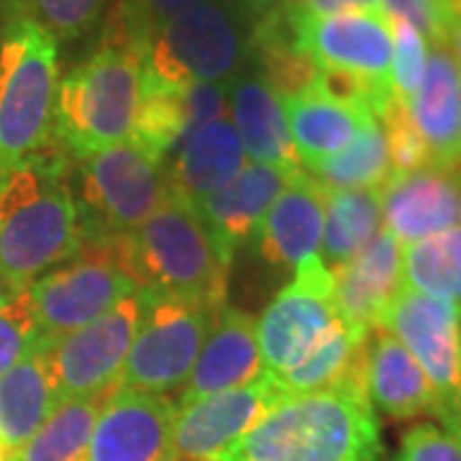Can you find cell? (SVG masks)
<instances>
[{
	"label": "cell",
	"instance_id": "cell-5",
	"mask_svg": "<svg viewBox=\"0 0 461 461\" xmlns=\"http://www.w3.org/2000/svg\"><path fill=\"white\" fill-rule=\"evenodd\" d=\"M141 51L103 41L57 87L51 141L72 159L129 141L141 93Z\"/></svg>",
	"mask_w": 461,
	"mask_h": 461
},
{
	"label": "cell",
	"instance_id": "cell-12",
	"mask_svg": "<svg viewBox=\"0 0 461 461\" xmlns=\"http://www.w3.org/2000/svg\"><path fill=\"white\" fill-rule=\"evenodd\" d=\"M339 321L333 305L330 269L313 257L293 272L257 321L264 375L277 379L303 362L329 329Z\"/></svg>",
	"mask_w": 461,
	"mask_h": 461
},
{
	"label": "cell",
	"instance_id": "cell-20",
	"mask_svg": "<svg viewBox=\"0 0 461 461\" xmlns=\"http://www.w3.org/2000/svg\"><path fill=\"white\" fill-rule=\"evenodd\" d=\"M326 215V190L300 169L285 185L259 229V251L264 262L277 269H293L321 257Z\"/></svg>",
	"mask_w": 461,
	"mask_h": 461
},
{
	"label": "cell",
	"instance_id": "cell-44",
	"mask_svg": "<svg viewBox=\"0 0 461 461\" xmlns=\"http://www.w3.org/2000/svg\"><path fill=\"white\" fill-rule=\"evenodd\" d=\"M454 433H461V400H459V426H456V430Z\"/></svg>",
	"mask_w": 461,
	"mask_h": 461
},
{
	"label": "cell",
	"instance_id": "cell-42",
	"mask_svg": "<svg viewBox=\"0 0 461 461\" xmlns=\"http://www.w3.org/2000/svg\"><path fill=\"white\" fill-rule=\"evenodd\" d=\"M308 0H269V14H282V16H293L297 14Z\"/></svg>",
	"mask_w": 461,
	"mask_h": 461
},
{
	"label": "cell",
	"instance_id": "cell-15",
	"mask_svg": "<svg viewBox=\"0 0 461 461\" xmlns=\"http://www.w3.org/2000/svg\"><path fill=\"white\" fill-rule=\"evenodd\" d=\"M175 402L167 395L113 390L98 412L85 461H175Z\"/></svg>",
	"mask_w": 461,
	"mask_h": 461
},
{
	"label": "cell",
	"instance_id": "cell-46",
	"mask_svg": "<svg viewBox=\"0 0 461 461\" xmlns=\"http://www.w3.org/2000/svg\"><path fill=\"white\" fill-rule=\"evenodd\" d=\"M0 14H3V0H0Z\"/></svg>",
	"mask_w": 461,
	"mask_h": 461
},
{
	"label": "cell",
	"instance_id": "cell-8",
	"mask_svg": "<svg viewBox=\"0 0 461 461\" xmlns=\"http://www.w3.org/2000/svg\"><path fill=\"white\" fill-rule=\"evenodd\" d=\"M67 262L26 287L44 341L83 329L139 290L121 262L118 236L85 241Z\"/></svg>",
	"mask_w": 461,
	"mask_h": 461
},
{
	"label": "cell",
	"instance_id": "cell-11",
	"mask_svg": "<svg viewBox=\"0 0 461 461\" xmlns=\"http://www.w3.org/2000/svg\"><path fill=\"white\" fill-rule=\"evenodd\" d=\"M377 329L393 333L420 364L438 400V418L448 430L459 426L461 305L402 287L382 313Z\"/></svg>",
	"mask_w": 461,
	"mask_h": 461
},
{
	"label": "cell",
	"instance_id": "cell-38",
	"mask_svg": "<svg viewBox=\"0 0 461 461\" xmlns=\"http://www.w3.org/2000/svg\"><path fill=\"white\" fill-rule=\"evenodd\" d=\"M451 11V0H382L379 14L384 18L408 21L415 32L430 44H441L446 39V21Z\"/></svg>",
	"mask_w": 461,
	"mask_h": 461
},
{
	"label": "cell",
	"instance_id": "cell-34",
	"mask_svg": "<svg viewBox=\"0 0 461 461\" xmlns=\"http://www.w3.org/2000/svg\"><path fill=\"white\" fill-rule=\"evenodd\" d=\"M393 32V62H390V85L400 103H411L423 83L429 62V41L412 29L408 21L387 18Z\"/></svg>",
	"mask_w": 461,
	"mask_h": 461
},
{
	"label": "cell",
	"instance_id": "cell-6",
	"mask_svg": "<svg viewBox=\"0 0 461 461\" xmlns=\"http://www.w3.org/2000/svg\"><path fill=\"white\" fill-rule=\"evenodd\" d=\"M254 23L221 0H203L167 21L144 50L141 67L169 85L230 83L251 59Z\"/></svg>",
	"mask_w": 461,
	"mask_h": 461
},
{
	"label": "cell",
	"instance_id": "cell-24",
	"mask_svg": "<svg viewBox=\"0 0 461 461\" xmlns=\"http://www.w3.org/2000/svg\"><path fill=\"white\" fill-rule=\"evenodd\" d=\"M366 395L372 408L390 420H412L436 415L438 400L433 384L393 333L375 329L366 351Z\"/></svg>",
	"mask_w": 461,
	"mask_h": 461
},
{
	"label": "cell",
	"instance_id": "cell-35",
	"mask_svg": "<svg viewBox=\"0 0 461 461\" xmlns=\"http://www.w3.org/2000/svg\"><path fill=\"white\" fill-rule=\"evenodd\" d=\"M44 336L33 321L29 293L23 290L16 300L0 305V375L14 369L18 362L44 348Z\"/></svg>",
	"mask_w": 461,
	"mask_h": 461
},
{
	"label": "cell",
	"instance_id": "cell-43",
	"mask_svg": "<svg viewBox=\"0 0 461 461\" xmlns=\"http://www.w3.org/2000/svg\"><path fill=\"white\" fill-rule=\"evenodd\" d=\"M23 290H26V287H18L16 282L11 280V277H5V275L0 272V305H5V303L16 300Z\"/></svg>",
	"mask_w": 461,
	"mask_h": 461
},
{
	"label": "cell",
	"instance_id": "cell-9",
	"mask_svg": "<svg viewBox=\"0 0 461 461\" xmlns=\"http://www.w3.org/2000/svg\"><path fill=\"white\" fill-rule=\"evenodd\" d=\"M147 311L115 390L169 395L187 382L218 311L180 297L147 293Z\"/></svg>",
	"mask_w": 461,
	"mask_h": 461
},
{
	"label": "cell",
	"instance_id": "cell-36",
	"mask_svg": "<svg viewBox=\"0 0 461 461\" xmlns=\"http://www.w3.org/2000/svg\"><path fill=\"white\" fill-rule=\"evenodd\" d=\"M384 136H387V149H390V162H393V175L400 172H412L420 167H430V154L420 133L412 123L411 111L405 103L393 98L384 111L377 115Z\"/></svg>",
	"mask_w": 461,
	"mask_h": 461
},
{
	"label": "cell",
	"instance_id": "cell-39",
	"mask_svg": "<svg viewBox=\"0 0 461 461\" xmlns=\"http://www.w3.org/2000/svg\"><path fill=\"white\" fill-rule=\"evenodd\" d=\"M379 5L382 0H308L293 16L321 18L346 14V11H379Z\"/></svg>",
	"mask_w": 461,
	"mask_h": 461
},
{
	"label": "cell",
	"instance_id": "cell-33",
	"mask_svg": "<svg viewBox=\"0 0 461 461\" xmlns=\"http://www.w3.org/2000/svg\"><path fill=\"white\" fill-rule=\"evenodd\" d=\"M41 23L54 41H77L100 23L108 0H11Z\"/></svg>",
	"mask_w": 461,
	"mask_h": 461
},
{
	"label": "cell",
	"instance_id": "cell-25",
	"mask_svg": "<svg viewBox=\"0 0 461 461\" xmlns=\"http://www.w3.org/2000/svg\"><path fill=\"white\" fill-rule=\"evenodd\" d=\"M282 103H285L293 147L303 169L318 165L348 147V141L359 133L364 121L375 115L369 108L330 98L315 85L311 90Z\"/></svg>",
	"mask_w": 461,
	"mask_h": 461
},
{
	"label": "cell",
	"instance_id": "cell-28",
	"mask_svg": "<svg viewBox=\"0 0 461 461\" xmlns=\"http://www.w3.org/2000/svg\"><path fill=\"white\" fill-rule=\"evenodd\" d=\"M382 190H330L326 193L321 262L344 267L382 230Z\"/></svg>",
	"mask_w": 461,
	"mask_h": 461
},
{
	"label": "cell",
	"instance_id": "cell-13",
	"mask_svg": "<svg viewBox=\"0 0 461 461\" xmlns=\"http://www.w3.org/2000/svg\"><path fill=\"white\" fill-rule=\"evenodd\" d=\"M280 397H285V393L277 379L262 375L244 387L205 395L187 405H175L172 459L223 461Z\"/></svg>",
	"mask_w": 461,
	"mask_h": 461
},
{
	"label": "cell",
	"instance_id": "cell-17",
	"mask_svg": "<svg viewBox=\"0 0 461 461\" xmlns=\"http://www.w3.org/2000/svg\"><path fill=\"white\" fill-rule=\"evenodd\" d=\"M339 318L362 330L377 329L382 313L405 287L402 244L382 226L377 236L344 267L330 269Z\"/></svg>",
	"mask_w": 461,
	"mask_h": 461
},
{
	"label": "cell",
	"instance_id": "cell-10",
	"mask_svg": "<svg viewBox=\"0 0 461 461\" xmlns=\"http://www.w3.org/2000/svg\"><path fill=\"white\" fill-rule=\"evenodd\" d=\"M147 300V290H136L83 329L44 344L41 354L59 400L95 397L115 390L144 321Z\"/></svg>",
	"mask_w": 461,
	"mask_h": 461
},
{
	"label": "cell",
	"instance_id": "cell-3",
	"mask_svg": "<svg viewBox=\"0 0 461 461\" xmlns=\"http://www.w3.org/2000/svg\"><path fill=\"white\" fill-rule=\"evenodd\" d=\"M121 262L139 290L226 308L230 262L218 251L198 211L177 195L126 236H118Z\"/></svg>",
	"mask_w": 461,
	"mask_h": 461
},
{
	"label": "cell",
	"instance_id": "cell-31",
	"mask_svg": "<svg viewBox=\"0 0 461 461\" xmlns=\"http://www.w3.org/2000/svg\"><path fill=\"white\" fill-rule=\"evenodd\" d=\"M405 287L461 305V226L408 244L402 251Z\"/></svg>",
	"mask_w": 461,
	"mask_h": 461
},
{
	"label": "cell",
	"instance_id": "cell-19",
	"mask_svg": "<svg viewBox=\"0 0 461 461\" xmlns=\"http://www.w3.org/2000/svg\"><path fill=\"white\" fill-rule=\"evenodd\" d=\"M264 375L257 321L244 311L223 308L200 348L195 366L182 384L175 405L251 384Z\"/></svg>",
	"mask_w": 461,
	"mask_h": 461
},
{
	"label": "cell",
	"instance_id": "cell-41",
	"mask_svg": "<svg viewBox=\"0 0 461 461\" xmlns=\"http://www.w3.org/2000/svg\"><path fill=\"white\" fill-rule=\"evenodd\" d=\"M221 3H226L233 11H239L241 16H247L251 23L262 21L269 14V0H221Z\"/></svg>",
	"mask_w": 461,
	"mask_h": 461
},
{
	"label": "cell",
	"instance_id": "cell-45",
	"mask_svg": "<svg viewBox=\"0 0 461 461\" xmlns=\"http://www.w3.org/2000/svg\"><path fill=\"white\" fill-rule=\"evenodd\" d=\"M0 461H11V459H8V456H5V454H0Z\"/></svg>",
	"mask_w": 461,
	"mask_h": 461
},
{
	"label": "cell",
	"instance_id": "cell-14",
	"mask_svg": "<svg viewBox=\"0 0 461 461\" xmlns=\"http://www.w3.org/2000/svg\"><path fill=\"white\" fill-rule=\"evenodd\" d=\"M297 47L308 51L318 67L354 75L364 83L390 87L393 32L379 11H346L333 16H290Z\"/></svg>",
	"mask_w": 461,
	"mask_h": 461
},
{
	"label": "cell",
	"instance_id": "cell-23",
	"mask_svg": "<svg viewBox=\"0 0 461 461\" xmlns=\"http://www.w3.org/2000/svg\"><path fill=\"white\" fill-rule=\"evenodd\" d=\"M244 165L247 154L229 115L205 123L165 162L172 195L193 208L226 187Z\"/></svg>",
	"mask_w": 461,
	"mask_h": 461
},
{
	"label": "cell",
	"instance_id": "cell-27",
	"mask_svg": "<svg viewBox=\"0 0 461 461\" xmlns=\"http://www.w3.org/2000/svg\"><path fill=\"white\" fill-rule=\"evenodd\" d=\"M57 402L59 397L41 351L0 375V454L11 459L41 429Z\"/></svg>",
	"mask_w": 461,
	"mask_h": 461
},
{
	"label": "cell",
	"instance_id": "cell-29",
	"mask_svg": "<svg viewBox=\"0 0 461 461\" xmlns=\"http://www.w3.org/2000/svg\"><path fill=\"white\" fill-rule=\"evenodd\" d=\"M326 193L330 190H372L384 187L393 177V162L387 136L377 115L364 121L359 133L348 141V147L333 157L305 169Z\"/></svg>",
	"mask_w": 461,
	"mask_h": 461
},
{
	"label": "cell",
	"instance_id": "cell-40",
	"mask_svg": "<svg viewBox=\"0 0 461 461\" xmlns=\"http://www.w3.org/2000/svg\"><path fill=\"white\" fill-rule=\"evenodd\" d=\"M444 44L454 54L456 65L461 69V0H451V11L446 21V39Z\"/></svg>",
	"mask_w": 461,
	"mask_h": 461
},
{
	"label": "cell",
	"instance_id": "cell-32",
	"mask_svg": "<svg viewBox=\"0 0 461 461\" xmlns=\"http://www.w3.org/2000/svg\"><path fill=\"white\" fill-rule=\"evenodd\" d=\"M198 3L203 0H115L103 41L123 44L144 54L154 33L159 32L167 21H172L177 14Z\"/></svg>",
	"mask_w": 461,
	"mask_h": 461
},
{
	"label": "cell",
	"instance_id": "cell-26",
	"mask_svg": "<svg viewBox=\"0 0 461 461\" xmlns=\"http://www.w3.org/2000/svg\"><path fill=\"white\" fill-rule=\"evenodd\" d=\"M369 330L336 321L303 362L277 377L285 395H305L341 384H366Z\"/></svg>",
	"mask_w": 461,
	"mask_h": 461
},
{
	"label": "cell",
	"instance_id": "cell-2",
	"mask_svg": "<svg viewBox=\"0 0 461 461\" xmlns=\"http://www.w3.org/2000/svg\"><path fill=\"white\" fill-rule=\"evenodd\" d=\"M223 461H382L366 384L280 397Z\"/></svg>",
	"mask_w": 461,
	"mask_h": 461
},
{
	"label": "cell",
	"instance_id": "cell-1",
	"mask_svg": "<svg viewBox=\"0 0 461 461\" xmlns=\"http://www.w3.org/2000/svg\"><path fill=\"white\" fill-rule=\"evenodd\" d=\"M80 247L69 157L51 141L0 177V272L29 287Z\"/></svg>",
	"mask_w": 461,
	"mask_h": 461
},
{
	"label": "cell",
	"instance_id": "cell-7",
	"mask_svg": "<svg viewBox=\"0 0 461 461\" xmlns=\"http://www.w3.org/2000/svg\"><path fill=\"white\" fill-rule=\"evenodd\" d=\"M85 241L126 236L139 229L169 198L162 159L123 141L77 159V187L72 185Z\"/></svg>",
	"mask_w": 461,
	"mask_h": 461
},
{
	"label": "cell",
	"instance_id": "cell-30",
	"mask_svg": "<svg viewBox=\"0 0 461 461\" xmlns=\"http://www.w3.org/2000/svg\"><path fill=\"white\" fill-rule=\"evenodd\" d=\"M113 393V390H111ZM111 393L59 400L41 429L18 448L11 461H85L98 412Z\"/></svg>",
	"mask_w": 461,
	"mask_h": 461
},
{
	"label": "cell",
	"instance_id": "cell-4",
	"mask_svg": "<svg viewBox=\"0 0 461 461\" xmlns=\"http://www.w3.org/2000/svg\"><path fill=\"white\" fill-rule=\"evenodd\" d=\"M59 87L57 41L16 3L0 26V177L51 144Z\"/></svg>",
	"mask_w": 461,
	"mask_h": 461
},
{
	"label": "cell",
	"instance_id": "cell-16",
	"mask_svg": "<svg viewBox=\"0 0 461 461\" xmlns=\"http://www.w3.org/2000/svg\"><path fill=\"white\" fill-rule=\"evenodd\" d=\"M382 223L400 244L461 226V167H420L382 187Z\"/></svg>",
	"mask_w": 461,
	"mask_h": 461
},
{
	"label": "cell",
	"instance_id": "cell-18",
	"mask_svg": "<svg viewBox=\"0 0 461 461\" xmlns=\"http://www.w3.org/2000/svg\"><path fill=\"white\" fill-rule=\"evenodd\" d=\"M293 175L297 172L247 162L226 187L208 195L195 208L213 244L229 262L239 249H244L251 239L259 236L264 215Z\"/></svg>",
	"mask_w": 461,
	"mask_h": 461
},
{
	"label": "cell",
	"instance_id": "cell-37",
	"mask_svg": "<svg viewBox=\"0 0 461 461\" xmlns=\"http://www.w3.org/2000/svg\"><path fill=\"white\" fill-rule=\"evenodd\" d=\"M395 461H461V433L418 423L400 438Z\"/></svg>",
	"mask_w": 461,
	"mask_h": 461
},
{
	"label": "cell",
	"instance_id": "cell-21",
	"mask_svg": "<svg viewBox=\"0 0 461 461\" xmlns=\"http://www.w3.org/2000/svg\"><path fill=\"white\" fill-rule=\"evenodd\" d=\"M229 108L233 129L251 162L300 172L303 165L293 147L285 103L262 77L259 69H244L229 85Z\"/></svg>",
	"mask_w": 461,
	"mask_h": 461
},
{
	"label": "cell",
	"instance_id": "cell-22",
	"mask_svg": "<svg viewBox=\"0 0 461 461\" xmlns=\"http://www.w3.org/2000/svg\"><path fill=\"white\" fill-rule=\"evenodd\" d=\"M408 111L430 167H461V69L444 41L429 47L426 75Z\"/></svg>",
	"mask_w": 461,
	"mask_h": 461
}]
</instances>
